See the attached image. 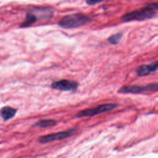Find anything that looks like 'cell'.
Returning a JSON list of instances; mask_svg holds the SVG:
<instances>
[{
	"instance_id": "obj_9",
	"label": "cell",
	"mask_w": 158,
	"mask_h": 158,
	"mask_svg": "<svg viewBox=\"0 0 158 158\" xmlns=\"http://www.w3.org/2000/svg\"><path fill=\"white\" fill-rule=\"evenodd\" d=\"M17 112V109L10 106H5L0 110V114L4 120H8L14 117Z\"/></svg>"
},
{
	"instance_id": "obj_2",
	"label": "cell",
	"mask_w": 158,
	"mask_h": 158,
	"mask_svg": "<svg viewBox=\"0 0 158 158\" xmlns=\"http://www.w3.org/2000/svg\"><path fill=\"white\" fill-rule=\"evenodd\" d=\"M93 21V19L82 13H75L64 16L59 22L58 25L64 29L76 28L86 25Z\"/></svg>"
},
{
	"instance_id": "obj_6",
	"label": "cell",
	"mask_w": 158,
	"mask_h": 158,
	"mask_svg": "<svg viewBox=\"0 0 158 158\" xmlns=\"http://www.w3.org/2000/svg\"><path fill=\"white\" fill-rule=\"evenodd\" d=\"M78 85V83L75 81L63 79L52 83L51 87L54 89L61 91H71L76 90Z\"/></svg>"
},
{
	"instance_id": "obj_4",
	"label": "cell",
	"mask_w": 158,
	"mask_h": 158,
	"mask_svg": "<svg viewBox=\"0 0 158 158\" xmlns=\"http://www.w3.org/2000/svg\"><path fill=\"white\" fill-rule=\"evenodd\" d=\"M158 89V84L150 83L146 86H137V85H127L122 86L118 93L123 94H139L147 92H157Z\"/></svg>"
},
{
	"instance_id": "obj_7",
	"label": "cell",
	"mask_w": 158,
	"mask_h": 158,
	"mask_svg": "<svg viewBox=\"0 0 158 158\" xmlns=\"http://www.w3.org/2000/svg\"><path fill=\"white\" fill-rule=\"evenodd\" d=\"M32 13L37 20H49L54 15V10L49 7H36L29 10Z\"/></svg>"
},
{
	"instance_id": "obj_13",
	"label": "cell",
	"mask_w": 158,
	"mask_h": 158,
	"mask_svg": "<svg viewBox=\"0 0 158 158\" xmlns=\"http://www.w3.org/2000/svg\"><path fill=\"white\" fill-rule=\"evenodd\" d=\"M101 2H102V1H86V3L89 5V6H93V5H96V4H99Z\"/></svg>"
},
{
	"instance_id": "obj_8",
	"label": "cell",
	"mask_w": 158,
	"mask_h": 158,
	"mask_svg": "<svg viewBox=\"0 0 158 158\" xmlns=\"http://www.w3.org/2000/svg\"><path fill=\"white\" fill-rule=\"evenodd\" d=\"M158 67L157 61L156 60L149 64L142 65L137 67L136 72L139 77H145L157 70Z\"/></svg>"
},
{
	"instance_id": "obj_12",
	"label": "cell",
	"mask_w": 158,
	"mask_h": 158,
	"mask_svg": "<svg viewBox=\"0 0 158 158\" xmlns=\"http://www.w3.org/2000/svg\"><path fill=\"white\" fill-rule=\"evenodd\" d=\"M122 33H117L116 34L112 35L109 36L107 40V41L112 45H117L120 41L122 38Z\"/></svg>"
},
{
	"instance_id": "obj_1",
	"label": "cell",
	"mask_w": 158,
	"mask_h": 158,
	"mask_svg": "<svg viewBox=\"0 0 158 158\" xmlns=\"http://www.w3.org/2000/svg\"><path fill=\"white\" fill-rule=\"evenodd\" d=\"M158 9L157 2L148 4L145 7L138 10L127 13L121 17L123 22H128L131 21H142L155 18L157 15L156 11Z\"/></svg>"
},
{
	"instance_id": "obj_11",
	"label": "cell",
	"mask_w": 158,
	"mask_h": 158,
	"mask_svg": "<svg viewBox=\"0 0 158 158\" xmlns=\"http://www.w3.org/2000/svg\"><path fill=\"white\" fill-rule=\"evenodd\" d=\"M57 124V121L54 119H41L36 122L33 127L40 128H48L55 126Z\"/></svg>"
},
{
	"instance_id": "obj_10",
	"label": "cell",
	"mask_w": 158,
	"mask_h": 158,
	"mask_svg": "<svg viewBox=\"0 0 158 158\" xmlns=\"http://www.w3.org/2000/svg\"><path fill=\"white\" fill-rule=\"evenodd\" d=\"M37 19L35 17V15L31 13L29 10L27 12L26 16L25 18L24 21L21 23L20 27L22 28H26L31 26L33 23H36L37 22Z\"/></svg>"
},
{
	"instance_id": "obj_5",
	"label": "cell",
	"mask_w": 158,
	"mask_h": 158,
	"mask_svg": "<svg viewBox=\"0 0 158 158\" xmlns=\"http://www.w3.org/2000/svg\"><path fill=\"white\" fill-rule=\"evenodd\" d=\"M77 130L76 128H72L66 131L43 135L38 138V141L41 144H46L54 141L62 140L73 136L77 133Z\"/></svg>"
},
{
	"instance_id": "obj_3",
	"label": "cell",
	"mask_w": 158,
	"mask_h": 158,
	"mask_svg": "<svg viewBox=\"0 0 158 158\" xmlns=\"http://www.w3.org/2000/svg\"><path fill=\"white\" fill-rule=\"evenodd\" d=\"M118 104L115 103H107L99 105L95 107L84 109L79 111L76 114V117L81 118L86 117H93L98 114L105 113L117 108Z\"/></svg>"
}]
</instances>
